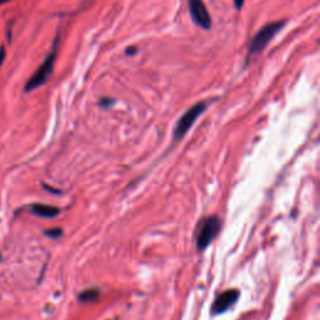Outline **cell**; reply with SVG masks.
<instances>
[{
    "label": "cell",
    "instance_id": "obj_1",
    "mask_svg": "<svg viewBox=\"0 0 320 320\" xmlns=\"http://www.w3.org/2000/svg\"><path fill=\"white\" fill-rule=\"evenodd\" d=\"M284 24H285V20H278V22L269 23L265 27H263L262 29L254 35L252 42L249 43V48H248V59H249L250 56H254L257 55V54L262 53L263 50L267 48L269 43L274 39L276 33L280 29H283Z\"/></svg>",
    "mask_w": 320,
    "mask_h": 320
},
{
    "label": "cell",
    "instance_id": "obj_2",
    "mask_svg": "<svg viewBox=\"0 0 320 320\" xmlns=\"http://www.w3.org/2000/svg\"><path fill=\"white\" fill-rule=\"evenodd\" d=\"M56 48H58V38H56L55 43H54L52 52L48 54V56L43 61L42 65L33 74L32 78L27 81V84H25V91H33L47 83V80L50 78L54 70V64H55L56 59Z\"/></svg>",
    "mask_w": 320,
    "mask_h": 320
},
{
    "label": "cell",
    "instance_id": "obj_3",
    "mask_svg": "<svg viewBox=\"0 0 320 320\" xmlns=\"http://www.w3.org/2000/svg\"><path fill=\"white\" fill-rule=\"evenodd\" d=\"M206 103L205 101H199L195 105H193L189 110H186L184 113L183 117L178 120L176 123L175 130H174V142H178L184 138V135L188 133V130L193 127L194 123L196 122L199 117L205 112L206 109Z\"/></svg>",
    "mask_w": 320,
    "mask_h": 320
},
{
    "label": "cell",
    "instance_id": "obj_4",
    "mask_svg": "<svg viewBox=\"0 0 320 320\" xmlns=\"http://www.w3.org/2000/svg\"><path fill=\"white\" fill-rule=\"evenodd\" d=\"M220 227H222V222L218 217H209L200 223L198 238H196V247L199 250H204L213 242L219 233Z\"/></svg>",
    "mask_w": 320,
    "mask_h": 320
},
{
    "label": "cell",
    "instance_id": "obj_5",
    "mask_svg": "<svg viewBox=\"0 0 320 320\" xmlns=\"http://www.w3.org/2000/svg\"><path fill=\"white\" fill-rule=\"evenodd\" d=\"M189 13L193 22L199 28L209 30L211 28V18L203 0H189Z\"/></svg>",
    "mask_w": 320,
    "mask_h": 320
},
{
    "label": "cell",
    "instance_id": "obj_6",
    "mask_svg": "<svg viewBox=\"0 0 320 320\" xmlns=\"http://www.w3.org/2000/svg\"><path fill=\"white\" fill-rule=\"evenodd\" d=\"M239 295L240 293L238 290H235V289L234 290H227L223 294H220L213 304V313L222 314L224 311H227L230 306L237 303Z\"/></svg>",
    "mask_w": 320,
    "mask_h": 320
},
{
    "label": "cell",
    "instance_id": "obj_7",
    "mask_svg": "<svg viewBox=\"0 0 320 320\" xmlns=\"http://www.w3.org/2000/svg\"><path fill=\"white\" fill-rule=\"evenodd\" d=\"M32 211L40 218H54L60 213L59 208L47 204H34L32 205Z\"/></svg>",
    "mask_w": 320,
    "mask_h": 320
},
{
    "label": "cell",
    "instance_id": "obj_8",
    "mask_svg": "<svg viewBox=\"0 0 320 320\" xmlns=\"http://www.w3.org/2000/svg\"><path fill=\"white\" fill-rule=\"evenodd\" d=\"M99 289H86L83 293L79 294L78 299L79 301H83V303H88V301L96 300L99 298Z\"/></svg>",
    "mask_w": 320,
    "mask_h": 320
},
{
    "label": "cell",
    "instance_id": "obj_9",
    "mask_svg": "<svg viewBox=\"0 0 320 320\" xmlns=\"http://www.w3.org/2000/svg\"><path fill=\"white\" fill-rule=\"evenodd\" d=\"M44 234L47 235V237L53 238V239H56V238H59V237H61V235H63V232H61V229H59V228H56V229H48V230H45Z\"/></svg>",
    "mask_w": 320,
    "mask_h": 320
},
{
    "label": "cell",
    "instance_id": "obj_10",
    "mask_svg": "<svg viewBox=\"0 0 320 320\" xmlns=\"http://www.w3.org/2000/svg\"><path fill=\"white\" fill-rule=\"evenodd\" d=\"M114 104V100L110 98H103L100 99V101H99V106L100 108H104V109H106V108H110Z\"/></svg>",
    "mask_w": 320,
    "mask_h": 320
},
{
    "label": "cell",
    "instance_id": "obj_11",
    "mask_svg": "<svg viewBox=\"0 0 320 320\" xmlns=\"http://www.w3.org/2000/svg\"><path fill=\"white\" fill-rule=\"evenodd\" d=\"M137 52H138L137 47H129L127 48V50H125V54H127V55H134Z\"/></svg>",
    "mask_w": 320,
    "mask_h": 320
},
{
    "label": "cell",
    "instance_id": "obj_12",
    "mask_svg": "<svg viewBox=\"0 0 320 320\" xmlns=\"http://www.w3.org/2000/svg\"><path fill=\"white\" fill-rule=\"evenodd\" d=\"M4 60H5V48L0 47V66L3 65Z\"/></svg>",
    "mask_w": 320,
    "mask_h": 320
},
{
    "label": "cell",
    "instance_id": "obj_13",
    "mask_svg": "<svg viewBox=\"0 0 320 320\" xmlns=\"http://www.w3.org/2000/svg\"><path fill=\"white\" fill-rule=\"evenodd\" d=\"M234 4L235 8H237L238 10H240L243 8V5H244V0H234Z\"/></svg>",
    "mask_w": 320,
    "mask_h": 320
},
{
    "label": "cell",
    "instance_id": "obj_14",
    "mask_svg": "<svg viewBox=\"0 0 320 320\" xmlns=\"http://www.w3.org/2000/svg\"><path fill=\"white\" fill-rule=\"evenodd\" d=\"M7 2H10V0H0V4H3V3H7Z\"/></svg>",
    "mask_w": 320,
    "mask_h": 320
},
{
    "label": "cell",
    "instance_id": "obj_15",
    "mask_svg": "<svg viewBox=\"0 0 320 320\" xmlns=\"http://www.w3.org/2000/svg\"><path fill=\"white\" fill-rule=\"evenodd\" d=\"M0 259H2V255H0Z\"/></svg>",
    "mask_w": 320,
    "mask_h": 320
}]
</instances>
